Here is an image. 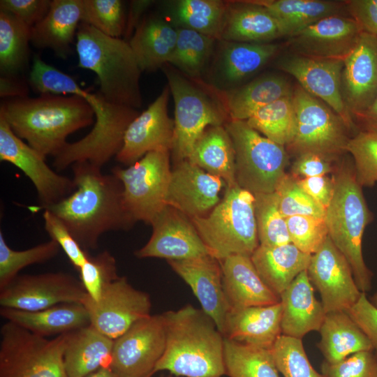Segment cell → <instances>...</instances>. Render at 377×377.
<instances>
[{
  "instance_id": "obj_1",
  "label": "cell",
  "mask_w": 377,
  "mask_h": 377,
  "mask_svg": "<svg viewBox=\"0 0 377 377\" xmlns=\"http://www.w3.org/2000/svg\"><path fill=\"white\" fill-rule=\"evenodd\" d=\"M29 83L38 93L73 94L84 98L93 108L95 122L82 139L67 142L54 157L53 166L61 171L78 161L102 168L120 150L125 131L140 114L136 109L113 103L100 92L82 88L71 75L45 63L35 54Z\"/></svg>"
},
{
  "instance_id": "obj_2",
  "label": "cell",
  "mask_w": 377,
  "mask_h": 377,
  "mask_svg": "<svg viewBox=\"0 0 377 377\" xmlns=\"http://www.w3.org/2000/svg\"><path fill=\"white\" fill-rule=\"evenodd\" d=\"M71 167L75 191L44 209L61 220L84 251L95 250L103 234L127 230L135 223L124 209L122 184L116 176L103 174L87 161Z\"/></svg>"
},
{
  "instance_id": "obj_3",
  "label": "cell",
  "mask_w": 377,
  "mask_h": 377,
  "mask_svg": "<svg viewBox=\"0 0 377 377\" xmlns=\"http://www.w3.org/2000/svg\"><path fill=\"white\" fill-rule=\"evenodd\" d=\"M0 115L18 138L45 158L63 149L68 135L95 122L89 103L73 94L9 98L1 103Z\"/></svg>"
},
{
  "instance_id": "obj_4",
  "label": "cell",
  "mask_w": 377,
  "mask_h": 377,
  "mask_svg": "<svg viewBox=\"0 0 377 377\" xmlns=\"http://www.w3.org/2000/svg\"><path fill=\"white\" fill-rule=\"evenodd\" d=\"M166 344L154 374L166 370L184 377H222L224 337L202 309L191 304L161 313Z\"/></svg>"
},
{
  "instance_id": "obj_5",
  "label": "cell",
  "mask_w": 377,
  "mask_h": 377,
  "mask_svg": "<svg viewBox=\"0 0 377 377\" xmlns=\"http://www.w3.org/2000/svg\"><path fill=\"white\" fill-rule=\"evenodd\" d=\"M78 67L96 73L99 92L109 101L138 109L142 106V73L124 39L113 38L81 22L76 34Z\"/></svg>"
},
{
  "instance_id": "obj_6",
  "label": "cell",
  "mask_w": 377,
  "mask_h": 377,
  "mask_svg": "<svg viewBox=\"0 0 377 377\" xmlns=\"http://www.w3.org/2000/svg\"><path fill=\"white\" fill-rule=\"evenodd\" d=\"M332 177L334 195L325 214L328 236L349 263L357 288L366 293L371 290L373 274L364 260L362 239L374 216L356 179L353 162L337 165Z\"/></svg>"
},
{
  "instance_id": "obj_7",
  "label": "cell",
  "mask_w": 377,
  "mask_h": 377,
  "mask_svg": "<svg viewBox=\"0 0 377 377\" xmlns=\"http://www.w3.org/2000/svg\"><path fill=\"white\" fill-rule=\"evenodd\" d=\"M163 70L175 103L174 140L171 154L175 163L188 158L209 126H224L230 119L218 91L202 81L191 80L169 65Z\"/></svg>"
},
{
  "instance_id": "obj_8",
  "label": "cell",
  "mask_w": 377,
  "mask_h": 377,
  "mask_svg": "<svg viewBox=\"0 0 377 377\" xmlns=\"http://www.w3.org/2000/svg\"><path fill=\"white\" fill-rule=\"evenodd\" d=\"M254 203L251 192L238 186L226 188L208 214L191 219L209 255L219 260L252 255L259 246Z\"/></svg>"
},
{
  "instance_id": "obj_9",
  "label": "cell",
  "mask_w": 377,
  "mask_h": 377,
  "mask_svg": "<svg viewBox=\"0 0 377 377\" xmlns=\"http://www.w3.org/2000/svg\"><path fill=\"white\" fill-rule=\"evenodd\" d=\"M224 126L235 148L237 186L253 195L274 192L287 173L286 147L263 136L246 121L229 120Z\"/></svg>"
},
{
  "instance_id": "obj_10",
  "label": "cell",
  "mask_w": 377,
  "mask_h": 377,
  "mask_svg": "<svg viewBox=\"0 0 377 377\" xmlns=\"http://www.w3.org/2000/svg\"><path fill=\"white\" fill-rule=\"evenodd\" d=\"M0 336V377H68L64 364L66 333L50 340L7 321Z\"/></svg>"
},
{
  "instance_id": "obj_11",
  "label": "cell",
  "mask_w": 377,
  "mask_h": 377,
  "mask_svg": "<svg viewBox=\"0 0 377 377\" xmlns=\"http://www.w3.org/2000/svg\"><path fill=\"white\" fill-rule=\"evenodd\" d=\"M296 131L292 143L286 147L295 156L315 153L334 161L346 151L350 130L343 120L325 103L300 84L293 89Z\"/></svg>"
},
{
  "instance_id": "obj_12",
  "label": "cell",
  "mask_w": 377,
  "mask_h": 377,
  "mask_svg": "<svg viewBox=\"0 0 377 377\" xmlns=\"http://www.w3.org/2000/svg\"><path fill=\"white\" fill-rule=\"evenodd\" d=\"M170 157V151H154L126 168L112 169L122 184L124 207L134 223L151 224L166 206L172 170Z\"/></svg>"
},
{
  "instance_id": "obj_13",
  "label": "cell",
  "mask_w": 377,
  "mask_h": 377,
  "mask_svg": "<svg viewBox=\"0 0 377 377\" xmlns=\"http://www.w3.org/2000/svg\"><path fill=\"white\" fill-rule=\"evenodd\" d=\"M165 344L162 315L147 316L114 340L109 368L120 377H151Z\"/></svg>"
},
{
  "instance_id": "obj_14",
  "label": "cell",
  "mask_w": 377,
  "mask_h": 377,
  "mask_svg": "<svg viewBox=\"0 0 377 377\" xmlns=\"http://www.w3.org/2000/svg\"><path fill=\"white\" fill-rule=\"evenodd\" d=\"M87 296L80 280L68 273L23 274L0 290V306L35 311L60 304H82Z\"/></svg>"
},
{
  "instance_id": "obj_15",
  "label": "cell",
  "mask_w": 377,
  "mask_h": 377,
  "mask_svg": "<svg viewBox=\"0 0 377 377\" xmlns=\"http://www.w3.org/2000/svg\"><path fill=\"white\" fill-rule=\"evenodd\" d=\"M82 304L89 313L90 325L113 340L151 315L150 296L133 287L126 276L110 283L98 302L87 296Z\"/></svg>"
},
{
  "instance_id": "obj_16",
  "label": "cell",
  "mask_w": 377,
  "mask_h": 377,
  "mask_svg": "<svg viewBox=\"0 0 377 377\" xmlns=\"http://www.w3.org/2000/svg\"><path fill=\"white\" fill-rule=\"evenodd\" d=\"M0 160L19 168L34 184L45 209L71 195L73 179L61 175L45 163V158L18 138L0 115Z\"/></svg>"
},
{
  "instance_id": "obj_17",
  "label": "cell",
  "mask_w": 377,
  "mask_h": 377,
  "mask_svg": "<svg viewBox=\"0 0 377 377\" xmlns=\"http://www.w3.org/2000/svg\"><path fill=\"white\" fill-rule=\"evenodd\" d=\"M306 272L320 295L325 313L348 311L361 296L349 263L329 236L311 255Z\"/></svg>"
},
{
  "instance_id": "obj_18",
  "label": "cell",
  "mask_w": 377,
  "mask_h": 377,
  "mask_svg": "<svg viewBox=\"0 0 377 377\" xmlns=\"http://www.w3.org/2000/svg\"><path fill=\"white\" fill-rule=\"evenodd\" d=\"M276 66L293 76L305 91L329 105L350 131H360L348 111L341 94L343 61L306 57L289 53L281 57Z\"/></svg>"
},
{
  "instance_id": "obj_19",
  "label": "cell",
  "mask_w": 377,
  "mask_h": 377,
  "mask_svg": "<svg viewBox=\"0 0 377 377\" xmlns=\"http://www.w3.org/2000/svg\"><path fill=\"white\" fill-rule=\"evenodd\" d=\"M149 241L135 252L139 258H158L181 260L209 255L191 219L166 205L151 223Z\"/></svg>"
},
{
  "instance_id": "obj_20",
  "label": "cell",
  "mask_w": 377,
  "mask_h": 377,
  "mask_svg": "<svg viewBox=\"0 0 377 377\" xmlns=\"http://www.w3.org/2000/svg\"><path fill=\"white\" fill-rule=\"evenodd\" d=\"M170 88L161 94L127 127L116 160L131 165L146 154L154 151H170L174 140L175 121L168 115Z\"/></svg>"
},
{
  "instance_id": "obj_21",
  "label": "cell",
  "mask_w": 377,
  "mask_h": 377,
  "mask_svg": "<svg viewBox=\"0 0 377 377\" xmlns=\"http://www.w3.org/2000/svg\"><path fill=\"white\" fill-rule=\"evenodd\" d=\"M362 32L350 17L336 15L322 19L288 37L286 45L294 54L343 61Z\"/></svg>"
},
{
  "instance_id": "obj_22",
  "label": "cell",
  "mask_w": 377,
  "mask_h": 377,
  "mask_svg": "<svg viewBox=\"0 0 377 377\" xmlns=\"http://www.w3.org/2000/svg\"><path fill=\"white\" fill-rule=\"evenodd\" d=\"M341 88L345 105L355 121L377 96V36L360 34L343 60Z\"/></svg>"
},
{
  "instance_id": "obj_23",
  "label": "cell",
  "mask_w": 377,
  "mask_h": 377,
  "mask_svg": "<svg viewBox=\"0 0 377 377\" xmlns=\"http://www.w3.org/2000/svg\"><path fill=\"white\" fill-rule=\"evenodd\" d=\"M225 184L221 178L184 160L175 163L171 170L165 204L190 219L204 216L220 202Z\"/></svg>"
},
{
  "instance_id": "obj_24",
  "label": "cell",
  "mask_w": 377,
  "mask_h": 377,
  "mask_svg": "<svg viewBox=\"0 0 377 377\" xmlns=\"http://www.w3.org/2000/svg\"><path fill=\"white\" fill-rule=\"evenodd\" d=\"M212 71V87L220 92L237 88L245 79L260 70L279 52L273 43L218 40Z\"/></svg>"
},
{
  "instance_id": "obj_25",
  "label": "cell",
  "mask_w": 377,
  "mask_h": 377,
  "mask_svg": "<svg viewBox=\"0 0 377 377\" xmlns=\"http://www.w3.org/2000/svg\"><path fill=\"white\" fill-rule=\"evenodd\" d=\"M168 263L190 286L201 309L213 319L223 334L230 306L223 288L220 260L207 255L191 259L168 260Z\"/></svg>"
},
{
  "instance_id": "obj_26",
  "label": "cell",
  "mask_w": 377,
  "mask_h": 377,
  "mask_svg": "<svg viewBox=\"0 0 377 377\" xmlns=\"http://www.w3.org/2000/svg\"><path fill=\"white\" fill-rule=\"evenodd\" d=\"M220 262L223 288L230 310L280 302V297L260 276L251 256L233 255Z\"/></svg>"
},
{
  "instance_id": "obj_27",
  "label": "cell",
  "mask_w": 377,
  "mask_h": 377,
  "mask_svg": "<svg viewBox=\"0 0 377 377\" xmlns=\"http://www.w3.org/2000/svg\"><path fill=\"white\" fill-rule=\"evenodd\" d=\"M281 302L230 309L223 335L241 343L270 350L281 332Z\"/></svg>"
},
{
  "instance_id": "obj_28",
  "label": "cell",
  "mask_w": 377,
  "mask_h": 377,
  "mask_svg": "<svg viewBox=\"0 0 377 377\" xmlns=\"http://www.w3.org/2000/svg\"><path fill=\"white\" fill-rule=\"evenodd\" d=\"M282 334L301 339L311 331H319L325 316L321 302L306 270L301 272L280 295Z\"/></svg>"
},
{
  "instance_id": "obj_29",
  "label": "cell",
  "mask_w": 377,
  "mask_h": 377,
  "mask_svg": "<svg viewBox=\"0 0 377 377\" xmlns=\"http://www.w3.org/2000/svg\"><path fill=\"white\" fill-rule=\"evenodd\" d=\"M82 15V0L52 1L47 15L31 28V43L66 59L72 52Z\"/></svg>"
},
{
  "instance_id": "obj_30",
  "label": "cell",
  "mask_w": 377,
  "mask_h": 377,
  "mask_svg": "<svg viewBox=\"0 0 377 377\" xmlns=\"http://www.w3.org/2000/svg\"><path fill=\"white\" fill-rule=\"evenodd\" d=\"M0 315L7 321L45 338L90 325L89 313L81 303L60 304L35 311L1 307Z\"/></svg>"
},
{
  "instance_id": "obj_31",
  "label": "cell",
  "mask_w": 377,
  "mask_h": 377,
  "mask_svg": "<svg viewBox=\"0 0 377 377\" xmlns=\"http://www.w3.org/2000/svg\"><path fill=\"white\" fill-rule=\"evenodd\" d=\"M114 340L92 325L66 333L64 364L68 377H86L109 367Z\"/></svg>"
},
{
  "instance_id": "obj_32",
  "label": "cell",
  "mask_w": 377,
  "mask_h": 377,
  "mask_svg": "<svg viewBox=\"0 0 377 377\" xmlns=\"http://www.w3.org/2000/svg\"><path fill=\"white\" fill-rule=\"evenodd\" d=\"M177 39V29L164 17H144L128 41L141 71H154L168 64Z\"/></svg>"
},
{
  "instance_id": "obj_33",
  "label": "cell",
  "mask_w": 377,
  "mask_h": 377,
  "mask_svg": "<svg viewBox=\"0 0 377 377\" xmlns=\"http://www.w3.org/2000/svg\"><path fill=\"white\" fill-rule=\"evenodd\" d=\"M293 89L285 77L270 73L242 87L218 93L230 120L246 121L260 108L281 98L293 96Z\"/></svg>"
},
{
  "instance_id": "obj_34",
  "label": "cell",
  "mask_w": 377,
  "mask_h": 377,
  "mask_svg": "<svg viewBox=\"0 0 377 377\" xmlns=\"http://www.w3.org/2000/svg\"><path fill=\"white\" fill-rule=\"evenodd\" d=\"M282 36L274 17L251 1L228 2L221 40L272 43Z\"/></svg>"
},
{
  "instance_id": "obj_35",
  "label": "cell",
  "mask_w": 377,
  "mask_h": 377,
  "mask_svg": "<svg viewBox=\"0 0 377 377\" xmlns=\"http://www.w3.org/2000/svg\"><path fill=\"white\" fill-rule=\"evenodd\" d=\"M311 257L289 243L274 246L259 245L251 259L263 281L279 297L301 272L307 269Z\"/></svg>"
},
{
  "instance_id": "obj_36",
  "label": "cell",
  "mask_w": 377,
  "mask_h": 377,
  "mask_svg": "<svg viewBox=\"0 0 377 377\" xmlns=\"http://www.w3.org/2000/svg\"><path fill=\"white\" fill-rule=\"evenodd\" d=\"M276 20L282 36L290 37L318 21L332 16L348 15L346 1L253 0Z\"/></svg>"
},
{
  "instance_id": "obj_37",
  "label": "cell",
  "mask_w": 377,
  "mask_h": 377,
  "mask_svg": "<svg viewBox=\"0 0 377 377\" xmlns=\"http://www.w3.org/2000/svg\"><path fill=\"white\" fill-rule=\"evenodd\" d=\"M319 332L318 348L328 363L340 362L357 352L374 350L367 336L347 311L326 313Z\"/></svg>"
},
{
  "instance_id": "obj_38",
  "label": "cell",
  "mask_w": 377,
  "mask_h": 377,
  "mask_svg": "<svg viewBox=\"0 0 377 377\" xmlns=\"http://www.w3.org/2000/svg\"><path fill=\"white\" fill-rule=\"evenodd\" d=\"M188 160L223 179L226 188L237 186L235 148L224 126L208 127L195 143Z\"/></svg>"
},
{
  "instance_id": "obj_39",
  "label": "cell",
  "mask_w": 377,
  "mask_h": 377,
  "mask_svg": "<svg viewBox=\"0 0 377 377\" xmlns=\"http://www.w3.org/2000/svg\"><path fill=\"white\" fill-rule=\"evenodd\" d=\"M228 1L177 0L165 1L167 19L175 27L195 31L221 40Z\"/></svg>"
},
{
  "instance_id": "obj_40",
  "label": "cell",
  "mask_w": 377,
  "mask_h": 377,
  "mask_svg": "<svg viewBox=\"0 0 377 377\" xmlns=\"http://www.w3.org/2000/svg\"><path fill=\"white\" fill-rule=\"evenodd\" d=\"M31 31L17 17L0 10L1 75H16L27 66Z\"/></svg>"
},
{
  "instance_id": "obj_41",
  "label": "cell",
  "mask_w": 377,
  "mask_h": 377,
  "mask_svg": "<svg viewBox=\"0 0 377 377\" xmlns=\"http://www.w3.org/2000/svg\"><path fill=\"white\" fill-rule=\"evenodd\" d=\"M177 29L176 45L168 64L191 80L202 81L217 40L193 30Z\"/></svg>"
},
{
  "instance_id": "obj_42",
  "label": "cell",
  "mask_w": 377,
  "mask_h": 377,
  "mask_svg": "<svg viewBox=\"0 0 377 377\" xmlns=\"http://www.w3.org/2000/svg\"><path fill=\"white\" fill-rule=\"evenodd\" d=\"M224 364L229 377H281L270 350L226 338Z\"/></svg>"
},
{
  "instance_id": "obj_43",
  "label": "cell",
  "mask_w": 377,
  "mask_h": 377,
  "mask_svg": "<svg viewBox=\"0 0 377 377\" xmlns=\"http://www.w3.org/2000/svg\"><path fill=\"white\" fill-rule=\"evenodd\" d=\"M246 121L265 137L287 147L292 143L296 131L293 96L281 98L260 108Z\"/></svg>"
},
{
  "instance_id": "obj_44",
  "label": "cell",
  "mask_w": 377,
  "mask_h": 377,
  "mask_svg": "<svg viewBox=\"0 0 377 377\" xmlns=\"http://www.w3.org/2000/svg\"><path fill=\"white\" fill-rule=\"evenodd\" d=\"M58 244L50 239L31 248L17 251L6 243L0 231V290L5 288L24 267L43 263L54 258L60 251Z\"/></svg>"
},
{
  "instance_id": "obj_45",
  "label": "cell",
  "mask_w": 377,
  "mask_h": 377,
  "mask_svg": "<svg viewBox=\"0 0 377 377\" xmlns=\"http://www.w3.org/2000/svg\"><path fill=\"white\" fill-rule=\"evenodd\" d=\"M254 197L259 245L274 246L291 243L286 218L280 210L276 193H257Z\"/></svg>"
},
{
  "instance_id": "obj_46",
  "label": "cell",
  "mask_w": 377,
  "mask_h": 377,
  "mask_svg": "<svg viewBox=\"0 0 377 377\" xmlns=\"http://www.w3.org/2000/svg\"><path fill=\"white\" fill-rule=\"evenodd\" d=\"M270 351L283 377H325L311 364L301 339L281 334Z\"/></svg>"
},
{
  "instance_id": "obj_47",
  "label": "cell",
  "mask_w": 377,
  "mask_h": 377,
  "mask_svg": "<svg viewBox=\"0 0 377 377\" xmlns=\"http://www.w3.org/2000/svg\"><path fill=\"white\" fill-rule=\"evenodd\" d=\"M126 16L119 0H82V22L103 34L119 38L124 35Z\"/></svg>"
},
{
  "instance_id": "obj_48",
  "label": "cell",
  "mask_w": 377,
  "mask_h": 377,
  "mask_svg": "<svg viewBox=\"0 0 377 377\" xmlns=\"http://www.w3.org/2000/svg\"><path fill=\"white\" fill-rule=\"evenodd\" d=\"M353 157L358 184L372 187L377 183V133L360 131L352 136L346 147Z\"/></svg>"
},
{
  "instance_id": "obj_49",
  "label": "cell",
  "mask_w": 377,
  "mask_h": 377,
  "mask_svg": "<svg viewBox=\"0 0 377 377\" xmlns=\"http://www.w3.org/2000/svg\"><path fill=\"white\" fill-rule=\"evenodd\" d=\"M274 192L285 218L310 216L325 219L326 209L309 195L300 186L297 179L290 173L285 175Z\"/></svg>"
},
{
  "instance_id": "obj_50",
  "label": "cell",
  "mask_w": 377,
  "mask_h": 377,
  "mask_svg": "<svg viewBox=\"0 0 377 377\" xmlns=\"http://www.w3.org/2000/svg\"><path fill=\"white\" fill-rule=\"evenodd\" d=\"M78 272L88 297L94 302H98L105 288L119 276L116 260L108 251L89 255Z\"/></svg>"
},
{
  "instance_id": "obj_51",
  "label": "cell",
  "mask_w": 377,
  "mask_h": 377,
  "mask_svg": "<svg viewBox=\"0 0 377 377\" xmlns=\"http://www.w3.org/2000/svg\"><path fill=\"white\" fill-rule=\"evenodd\" d=\"M286 223L291 243L306 253H315L328 237L325 219L293 216Z\"/></svg>"
},
{
  "instance_id": "obj_52",
  "label": "cell",
  "mask_w": 377,
  "mask_h": 377,
  "mask_svg": "<svg viewBox=\"0 0 377 377\" xmlns=\"http://www.w3.org/2000/svg\"><path fill=\"white\" fill-rule=\"evenodd\" d=\"M321 371L325 377H377V355L364 350L336 363L324 360Z\"/></svg>"
},
{
  "instance_id": "obj_53",
  "label": "cell",
  "mask_w": 377,
  "mask_h": 377,
  "mask_svg": "<svg viewBox=\"0 0 377 377\" xmlns=\"http://www.w3.org/2000/svg\"><path fill=\"white\" fill-rule=\"evenodd\" d=\"M43 218L45 229L51 239L58 244L73 267L79 271L90 254L80 246L61 220L52 212L45 209Z\"/></svg>"
},
{
  "instance_id": "obj_54",
  "label": "cell",
  "mask_w": 377,
  "mask_h": 377,
  "mask_svg": "<svg viewBox=\"0 0 377 377\" xmlns=\"http://www.w3.org/2000/svg\"><path fill=\"white\" fill-rule=\"evenodd\" d=\"M51 3L50 0H1L0 10L13 14L32 28L45 17Z\"/></svg>"
},
{
  "instance_id": "obj_55",
  "label": "cell",
  "mask_w": 377,
  "mask_h": 377,
  "mask_svg": "<svg viewBox=\"0 0 377 377\" xmlns=\"http://www.w3.org/2000/svg\"><path fill=\"white\" fill-rule=\"evenodd\" d=\"M336 162L318 154L304 153L295 156L289 173L298 179L327 175L334 172Z\"/></svg>"
},
{
  "instance_id": "obj_56",
  "label": "cell",
  "mask_w": 377,
  "mask_h": 377,
  "mask_svg": "<svg viewBox=\"0 0 377 377\" xmlns=\"http://www.w3.org/2000/svg\"><path fill=\"white\" fill-rule=\"evenodd\" d=\"M370 340L377 355V308L362 293L357 302L347 311Z\"/></svg>"
},
{
  "instance_id": "obj_57",
  "label": "cell",
  "mask_w": 377,
  "mask_h": 377,
  "mask_svg": "<svg viewBox=\"0 0 377 377\" xmlns=\"http://www.w3.org/2000/svg\"><path fill=\"white\" fill-rule=\"evenodd\" d=\"M346 11L362 32L377 36V0L346 1Z\"/></svg>"
},
{
  "instance_id": "obj_58",
  "label": "cell",
  "mask_w": 377,
  "mask_h": 377,
  "mask_svg": "<svg viewBox=\"0 0 377 377\" xmlns=\"http://www.w3.org/2000/svg\"><path fill=\"white\" fill-rule=\"evenodd\" d=\"M302 189L325 209L329 207L334 191L332 176L328 175L298 179Z\"/></svg>"
},
{
  "instance_id": "obj_59",
  "label": "cell",
  "mask_w": 377,
  "mask_h": 377,
  "mask_svg": "<svg viewBox=\"0 0 377 377\" xmlns=\"http://www.w3.org/2000/svg\"><path fill=\"white\" fill-rule=\"evenodd\" d=\"M29 87L25 81L16 75H1L0 96L1 98H24L27 97Z\"/></svg>"
},
{
  "instance_id": "obj_60",
  "label": "cell",
  "mask_w": 377,
  "mask_h": 377,
  "mask_svg": "<svg viewBox=\"0 0 377 377\" xmlns=\"http://www.w3.org/2000/svg\"><path fill=\"white\" fill-rule=\"evenodd\" d=\"M153 1L138 0L132 1L128 16L126 20L125 38L130 39L136 27L141 22V17L145 11L153 3Z\"/></svg>"
},
{
  "instance_id": "obj_61",
  "label": "cell",
  "mask_w": 377,
  "mask_h": 377,
  "mask_svg": "<svg viewBox=\"0 0 377 377\" xmlns=\"http://www.w3.org/2000/svg\"><path fill=\"white\" fill-rule=\"evenodd\" d=\"M356 121L360 131L377 133V96L368 109L355 119Z\"/></svg>"
},
{
  "instance_id": "obj_62",
  "label": "cell",
  "mask_w": 377,
  "mask_h": 377,
  "mask_svg": "<svg viewBox=\"0 0 377 377\" xmlns=\"http://www.w3.org/2000/svg\"><path fill=\"white\" fill-rule=\"evenodd\" d=\"M86 377H120L114 374L109 367L101 368Z\"/></svg>"
},
{
  "instance_id": "obj_63",
  "label": "cell",
  "mask_w": 377,
  "mask_h": 377,
  "mask_svg": "<svg viewBox=\"0 0 377 377\" xmlns=\"http://www.w3.org/2000/svg\"><path fill=\"white\" fill-rule=\"evenodd\" d=\"M369 301L377 308V291L370 297Z\"/></svg>"
},
{
  "instance_id": "obj_64",
  "label": "cell",
  "mask_w": 377,
  "mask_h": 377,
  "mask_svg": "<svg viewBox=\"0 0 377 377\" xmlns=\"http://www.w3.org/2000/svg\"><path fill=\"white\" fill-rule=\"evenodd\" d=\"M162 377H172L171 375L166 376H162Z\"/></svg>"
}]
</instances>
